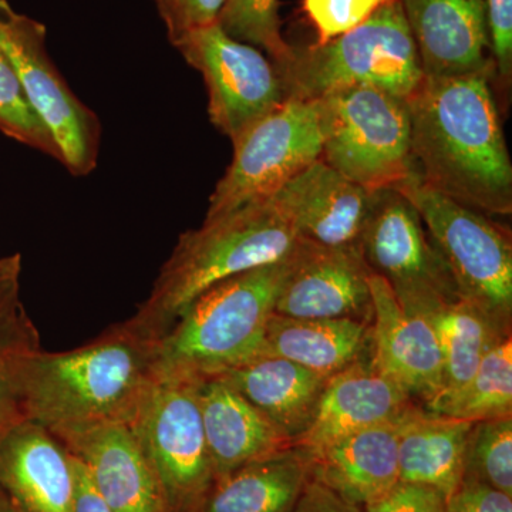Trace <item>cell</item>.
Masks as SVG:
<instances>
[{"label":"cell","instance_id":"1","mask_svg":"<svg viewBox=\"0 0 512 512\" xmlns=\"http://www.w3.org/2000/svg\"><path fill=\"white\" fill-rule=\"evenodd\" d=\"M493 69L424 79L407 100L417 174L440 194L485 215L512 214V163Z\"/></svg>","mask_w":512,"mask_h":512},{"label":"cell","instance_id":"2","mask_svg":"<svg viewBox=\"0 0 512 512\" xmlns=\"http://www.w3.org/2000/svg\"><path fill=\"white\" fill-rule=\"evenodd\" d=\"M157 348L158 339L130 318L80 348L35 350L25 372L29 420L60 441L107 424L130 426L157 382Z\"/></svg>","mask_w":512,"mask_h":512},{"label":"cell","instance_id":"3","mask_svg":"<svg viewBox=\"0 0 512 512\" xmlns=\"http://www.w3.org/2000/svg\"><path fill=\"white\" fill-rule=\"evenodd\" d=\"M299 177L269 197L205 220L178 238L153 289L131 316L160 340L198 296L225 279L276 264L298 247Z\"/></svg>","mask_w":512,"mask_h":512},{"label":"cell","instance_id":"4","mask_svg":"<svg viewBox=\"0 0 512 512\" xmlns=\"http://www.w3.org/2000/svg\"><path fill=\"white\" fill-rule=\"evenodd\" d=\"M292 256L225 279L198 296L158 340L157 377L204 379L261 356Z\"/></svg>","mask_w":512,"mask_h":512},{"label":"cell","instance_id":"5","mask_svg":"<svg viewBox=\"0 0 512 512\" xmlns=\"http://www.w3.org/2000/svg\"><path fill=\"white\" fill-rule=\"evenodd\" d=\"M276 67L285 99L303 101L352 86L376 87L409 100L424 80L400 0L328 43L293 49Z\"/></svg>","mask_w":512,"mask_h":512},{"label":"cell","instance_id":"6","mask_svg":"<svg viewBox=\"0 0 512 512\" xmlns=\"http://www.w3.org/2000/svg\"><path fill=\"white\" fill-rule=\"evenodd\" d=\"M330 168L370 191L402 184L417 173L407 100L370 86L335 90L313 100Z\"/></svg>","mask_w":512,"mask_h":512},{"label":"cell","instance_id":"7","mask_svg":"<svg viewBox=\"0 0 512 512\" xmlns=\"http://www.w3.org/2000/svg\"><path fill=\"white\" fill-rule=\"evenodd\" d=\"M394 190L419 212L431 242L453 276L460 298L511 332V235L483 212L440 194L417 173Z\"/></svg>","mask_w":512,"mask_h":512},{"label":"cell","instance_id":"8","mask_svg":"<svg viewBox=\"0 0 512 512\" xmlns=\"http://www.w3.org/2000/svg\"><path fill=\"white\" fill-rule=\"evenodd\" d=\"M234 157L210 197L205 220L284 188L322 157L315 101L286 99L232 141Z\"/></svg>","mask_w":512,"mask_h":512},{"label":"cell","instance_id":"9","mask_svg":"<svg viewBox=\"0 0 512 512\" xmlns=\"http://www.w3.org/2000/svg\"><path fill=\"white\" fill-rule=\"evenodd\" d=\"M43 23L0 0V52L12 64L33 110L49 128L60 163L76 177L93 173L99 160L101 124L57 70L47 52Z\"/></svg>","mask_w":512,"mask_h":512},{"label":"cell","instance_id":"10","mask_svg":"<svg viewBox=\"0 0 512 512\" xmlns=\"http://www.w3.org/2000/svg\"><path fill=\"white\" fill-rule=\"evenodd\" d=\"M198 380L157 377L130 424L153 464L171 512H192L215 483Z\"/></svg>","mask_w":512,"mask_h":512},{"label":"cell","instance_id":"11","mask_svg":"<svg viewBox=\"0 0 512 512\" xmlns=\"http://www.w3.org/2000/svg\"><path fill=\"white\" fill-rule=\"evenodd\" d=\"M174 47L204 77L211 123L231 141L286 100L274 60L218 23L192 30Z\"/></svg>","mask_w":512,"mask_h":512},{"label":"cell","instance_id":"12","mask_svg":"<svg viewBox=\"0 0 512 512\" xmlns=\"http://www.w3.org/2000/svg\"><path fill=\"white\" fill-rule=\"evenodd\" d=\"M362 254L370 272L387 282L406 312L421 313L460 299L419 212L394 188L377 191Z\"/></svg>","mask_w":512,"mask_h":512},{"label":"cell","instance_id":"13","mask_svg":"<svg viewBox=\"0 0 512 512\" xmlns=\"http://www.w3.org/2000/svg\"><path fill=\"white\" fill-rule=\"evenodd\" d=\"M370 275L362 252L301 238L275 313L293 319L372 320Z\"/></svg>","mask_w":512,"mask_h":512},{"label":"cell","instance_id":"14","mask_svg":"<svg viewBox=\"0 0 512 512\" xmlns=\"http://www.w3.org/2000/svg\"><path fill=\"white\" fill-rule=\"evenodd\" d=\"M372 289V365L426 406L443 386L439 340L429 320L404 311L387 282L370 275Z\"/></svg>","mask_w":512,"mask_h":512},{"label":"cell","instance_id":"15","mask_svg":"<svg viewBox=\"0 0 512 512\" xmlns=\"http://www.w3.org/2000/svg\"><path fill=\"white\" fill-rule=\"evenodd\" d=\"M400 3L424 79H453L493 69L488 56L485 0Z\"/></svg>","mask_w":512,"mask_h":512},{"label":"cell","instance_id":"16","mask_svg":"<svg viewBox=\"0 0 512 512\" xmlns=\"http://www.w3.org/2000/svg\"><path fill=\"white\" fill-rule=\"evenodd\" d=\"M79 458L111 512H171L153 464L127 424H107L62 440Z\"/></svg>","mask_w":512,"mask_h":512},{"label":"cell","instance_id":"17","mask_svg":"<svg viewBox=\"0 0 512 512\" xmlns=\"http://www.w3.org/2000/svg\"><path fill=\"white\" fill-rule=\"evenodd\" d=\"M414 404L402 386L372 365L369 353L326 380L311 426L295 447L319 450L355 431L399 420Z\"/></svg>","mask_w":512,"mask_h":512},{"label":"cell","instance_id":"18","mask_svg":"<svg viewBox=\"0 0 512 512\" xmlns=\"http://www.w3.org/2000/svg\"><path fill=\"white\" fill-rule=\"evenodd\" d=\"M197 390L215 481L247 464L295 447L221 376L198 379Z\"/></svg>","mask_w":512,"mask_h":512},{"label":"cell","instance_id":"19","mask_svg":"<svg viewBox=\"0 0 512 512\" xmlns=\"http://www.w3.org/2000/svg\"><path fill=\"white\" fill-rule=\"evenodd\" d=\"M0 488L25 512H74L72 456L36 421L0 443Z\"/></svg>","mask_w":512,"mask_h":512},{"label":"cell","instance_id":"20","mask_svg":"<svg viewBox=\"0 0 512 512\" xmlns=\"http://www.w3.org/2000/svg\"><path fill=\"white\" fill-rule=\"evenodd\" d=\"M397 423L355 431L315 451H305L311 480L365 508L399 483Z\"/></svg>","mask_w":512,"mask_h":512},{"label":"cell","instance_id":"21","mask_svg":"<svg viewBox=\"0 0 512 512\" xmlns=\"http://www.w3.org/2000/svg\"><path fill=\"white\" fill-rule=\"evenodd\" d=\"M376 197L377 191L356 184L322 160L316 161L299 175V237L326 248L362 252Z\"/></svg>","mask_w":512,"mask_h":512},{"label":"cell","instance_id":"22","mask_svg":"<svg viewBox=\"0 0 512 512\" xmlns=\"http://www.w3.org/2000/svg\"><path fill=\"white\" fill-rule=\"evenodd\" d=\"M296 444L311 426L326 377L282 357L262 356L221 373Z\"/></svg>","mask_w":512,"mask_h":512},{"label":"cell","instance_id":"23","mask_svg":"<svg viewBox=\"0 0 512 512\" xmlns=\"http://www.w3.org/2000/svg\"><path fill=\"white\" fill-rule=\"evenodd\" d=\"M474 423L441 416L417 403L397 423L400 481L427 485L450 497L464 477Z\"/></svg>","mask_w":512,"mask_h":512},{"label":"cell","instance_id":"24","mask_svg":"<svg viewBox=\"0 0 512 512\" xmlns=\"http://www.w3.org/2000/svg\"><path fill=\"white\" fill-rule=\"evenodd\" d=\"M370 349L372 320L293 319L274 312L259 357H282L329 379Z\"/></svg>","mask_w":512,"mask_h":512},{"label":"cell","instance_id":"25","mask_svg":"<svg viewBox=\"0 0 512 512\" xmlns=\"http://www.w3.org/2000/svg\"><path fill=\"white\" fill-rule=\"evenodd\" d=\"M309 481L308 454L292 447L215 481L192 512H292Z\"/></svg>","mask_w":512,"mask_h":512},{"label":"cell","instance_id":"26","mask_svg":"<svg viewBox=\"0 0 512 512\" xmlns=\"http://www.w3.org/2000/svg\"><path fill=\"white\" fill-rule=\"evenodd\" d=\"M417 315L433 326L443 359V386L431 402L460 390L476 373L488 350L511 336L510 330L500 328L490 316L461 298Z\"/></svg>","mask_w":512,"mask_h":512},{"label":"cell","instance_id":"27","mask_svg":"<svg viewBox=\"0 0 512 512\" xmlns=\"http://www.w3.org/2000/svg\"><path fill=\"white\" fill-rule=\"evenodd\" d=\"M424 409L471 423L512 416L511 336L488 350L460 390L426 404Z\"/></svg>","mask_w":512,"mask_h":512},{"label":"cell","instance_id":"28","mask_svg":"<svg viewBox=\"0 0 512 512\" xmlns=\"http://www.w3.org/2000/svg\"><path fill=\"white\" fill-rule=\"evenodd\" d=\"M39 348V332L26 311L0 328V443L29 420L25 372L29 357Z\"/></svg>","mask_w":512,"mask_h":512},{"label":"cell","instance_id":"29","mask_svg":"<svg viewBox=\"0 0 512 512\" xmlns=\"http://www.w3.org/2000/svg\"><path fill=\"white\" fill-rule=\"evenodd\" d=\"M463 478L480 481L512 497V416L473 424Z\"/></svg>","mask_w":512,"mask_h":512},{"label":"cell","instance_id":"30","mask_svg":"<svg viewBox=\"0 0 512 512\" xmlns=\"http://www.w3.org/2000/svg\"><path fill=\"white\" fill-rule=\"evenodd\" d=\"M218 25L239 42L264 49L275 64L292 55L282 37L278 0H225Z\"/></svg>","mask_w":512,"mask_h":512},{"label":"cell","instance_id":"31","mask_svg":"<svg viewBox=\"0 0 512 512\" xmlns=\"http://www.w3.org/2000/svg\"><path fill=\"white\" fill-rule=\"evenodd\" d=\"M0 131L5 136L62 160L55 138L33 110L9 60L0 52Z\"/></svg>","mask_w":512,"mask_h":512},{"label":"cell","instance_id":"32","mask_svg":"<svg viewBox=\"0 0 512 512\" xmlns=\"http://www.w3.org/2000/svg\"><path fill=\"white\" fill-rule=\"evenodd\" d=\"M393 2L396 0H303V9L318 32V45H323L363 25Z\"/></svg>","mask_w":512,"mask_h":512},{"label":"cell","instance_id":"33","mask_svg":"<svg viewBox=\"0 0 512 512\" xmlns=\"http://www.w3.org/2000/svg\"><path fill=\"white\" fill-rule=\"evenodd\" d=\"M488 50L493 64L494 79L504 90L512 82V0H485Z\"/></svg>","mask_w":512,"mask_h":512},{"label":"cell","instance_id":"34","mask_svg":"<svg viewBox=\"0 0 512 512\" xmlns=\"http://www.w3.org/2000/svg\"><path fill=\"white\" fill-rule=\"evenodd\" d=\"M154 3L174 46L192 30L218 23L225 0H154Z\"/></svg>","mask_w":512,"mask_h":512},{"label":"cell","instance_id":"35","mask_svg":"<svg viewBox=\"0 0 512 512\" xmlns=\"http://www.w3.org/2000/svg\"><path fill=\"white\" fill-rule=\"evenodd\" d=\"M446 495L427 485L399 481L389 493L375 503L366 505L365 512H444Z\"/></svg>","mask_w":512,"mask_h":512},{"label":"cell","instance_id":"36","mask_svg":"<svg viewBox=\"0 0 512 512\" xmlns=\"http://www.w3.org/2000/svg\"><path fill=\"white\" fill-rule=\"evenodd\" d=\"M444 512H512V497L480 481L463 478Z\"/></svg>","mask_w":512,"mask_h":512},{"label":"cell","instance_id":"37","mask_svg":"<svg viewBox=\"0 0 512 512\" xmlns=\"http://www.w3.org/2000/svg\"><path fill=\"white\" fill-rule=\"evenodd\" d=\"M22 256L13 254L0 258V328L25 312L20 302Z\"/></svg>","mask_w":512,"mask_h":512},{"label":"cell","instance_id":"38","mask_svg":"<svg viewBox=\"0 0 512 512\" xmlns=\"http://www.w3.org/2000/svg\"><path fill=\"white\" fill-rule=\"evenodd\" d=\"M292 512H365L316 481H309Z\"/></svg>","mask_w":512,"mask_h":512},{"label":"cell","instance_id":"39","mask_svg":"<svg viewBox=\"0 0 512 512\" xmlns=\"http://www.w3.org/2000/svg\"><path fill=\"white\" fill-rule=\"evenodd\" d=\"M70 456L74 473V512H111L109 505L104 503L101 495L97 493L82 461L73 454Z\"/></svg>","mask_w":512,"mask_h":512},{"label":"cell","instance_id":"40","mask_svg":"<svg viewBox=\"0 0 512 512\" xmlns=\"http://www.w3.org/2000/svg\"><path fill=\"white\" fill-rule=\"evenodd\" d=\"M0 512H25L0 488Z\"/></svg>","mask_w":512,"mask_h":512}]
</instances>
